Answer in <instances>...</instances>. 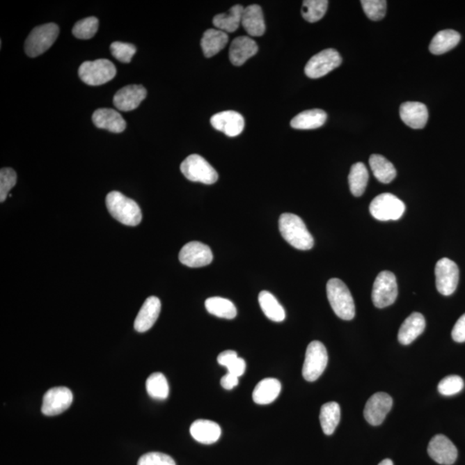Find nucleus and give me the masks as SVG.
<instances>
[{
	"label": "nucleus",
	"instance_id": "nucleus-12",
	"mask_svg": "<svg viewBox=\"0 0 465 465\" xmlns=\"http://www.w3.org/2000/svg\"><path fill=\"white\" fill-rule=\"evenodd\" d=\"M74 401L72 391L67 387H56L47 391L42 400V413L47 416L61 415Z\"/></svg>",
	"mask_w": 465,
	"mask_h": 465
},
{
	"label": "nucleus",
	"instance_id": "nucleus-31",
	"mask_svg": "<svg viewBox=\"0 0 465 465\" xmlns=\"http://www.w3.org/2000/svg\"><path fill=\"white\" fill-rule=\"evenodd\" d=\"M259 303L265 315L271 321L281 322L285 321V311L276 297L271 292L263 290L259 295Z\"/></svg>",
	"mask_w": 465,
	"mask_h": 465
},
{
	"label": "nucleus",
	"instance_id": "nucleus-2",
	"mask_svg": "<svg viewBox=\"0 0 465 465\" xmlns=\"http://www.w3.org/2000/svg\"><path fill=\"white\" fill-rule=\"evenodd\" d=\"M107 207L112 217L126 226L136 227L143 220V213L137 203L121 192H110L107 197Z\"/></svg>",
	"mask_w": 465,
	"mask_h": 465
},
{
	"label": "nucleus",
	"instance_id": "nucleus-19",
	"mask_svg": "<svg viewBox=\"0 0 465 465\" xmlns=\"http://www.w3.org/2000/svg\"><path fill=\"white\" fill-rule=\"evenodd\" d=\"M400 116L410 128L420 129L427 125L428 111L426 105L420 102H406L400 107Z\"/></svg>",
	"mask_w": 465,
	"mask_h": 465
},
{
	"label": "nucleus",
	"instance_id": "nucleus-36",
	"mask_svg": "<svg viewBox=\"0 0 465 465\" xmlns=\"http://www.w3.org/2000/svg\"><path fill=\"white\" fill-rule=\"evenodd\" d=\"M148 394L152 398L165 400L169 395V384L166 377L161 372L152 373L146 382Z\"/></svg>",
	"mask_w": 465,
	"mask_h": 465
},
{
	"label": "nucleus",
	"instance_id": "nucleus-42",
	"mask_svg": "<svg viewBox=\"0 0 465 465\" xmlns=\"http://www.w3.org/2000/svg\"><path fill=\"white\" fill-rule=\"evenodd\" d=\"M17 173L13 168H2L0 171V202L6 201L7 196L17 183Z\"/></svg>",
	"mask_w": 465,
	"mask_h": 465
},
{
	"label": "nucleus",
	"instance_id": "nucleus-41",
	"mask_svg": "<svg viewBox=\"0 0 465 465\" xmlns=\"http://www.w3.org/2000/svg\"><path fill=\"white\" fill-rule=\"evenodd\" d=\"M111 52L116 60L129 63L136 52V48L132 43L115 42L111 43Z\"/></svg>",
	"mask_w": 465,
	"mask_h": 465
},
{
	"label": "nucleus",
	"instance_id": "nucleus-22",
	"mask_svg": "<svg viewBox=\"0 0 465 465\" xmlns=\"http://www.w3.org/2000/svg\"><path fill=\"white\" fill-rule=\"evenodd\" d=\"M190 432L196 441L205 445H212L221 437L219 425L208 420H198L192 423Z\"/></svg>",
	"mask_w": 465,
	"mask_h": 465
},
{
	"label": "nucleus",
	"instance_id": "nucleus-11",
	"mask_svg": "<svg viewBox=\"0 0 465 465\" xmlns=\"http://www.w3.org/2000/svg\"><path fill=\"white\" fill-rule=\"evenodd\" d=\"M435 278L438 292L443 296H450L459 285V267L448 258H443L436 264Z\"/></svg>",
	"mask_w": 465,
	"mask_h": 465
},
{
	"label": "nucleus",
	"instance_id": "nucleus-7",
	"mask_svg": "<svg viewBox=\"0 0 465 465\" xmlns=\"http://www.w3.org/2000/svg\"><path fill=\"white\" fill-rule=\"evenodd\" d=\"M329 355L322 342L315 340L308 345L305 354L303 376L308 382H314L324 372L328 365Z\"/></svg>",
	"mask_w": 465,
	"mask_h": 465
},
{
	"label": "nucleus",
	"instance_id": "nucleus-14",
	"mask_svg": "<svg viewBox=\"0 0 465 465\" xmlns=\"http://www.w3.org/2000/svg\"><path fill=\"white\" fill-rule=\"evenodd\" d=\"M393 405V400L384 392H377L366 402L364 416L367 423L372 426H379L384 423Z\"/></svg>",
	"mask_w": 465,
	"mask_h": 465
},
{
	"label": "nucleus",
	"instance_id": "nucleus-37",
	"mask_svg": "<svg viewBox=\"0 0 465 465\" xmlns=\"http://www.w3.org/2000/svg\"><path fill=\"white\" fill-rule=\"evenodd\" d=\"M328 6L326 0H305L301 6V15L310 23H315L324 17Z\"/></svg>",
	"mask_w": 465,
	"mask_h": 465
},
{
	"label": "nucleus",
	"instance_id": "nucleus-15",
	"mask_svg": "<svg viewBox=\"0 0 465 465\" xmlns=\"http://www.w3.org/2000/svg\"><path fill=\"white\" fill-rule=\"evenodd\" d=\"M427 452L432 460L442 465H452L457 457L456 446L442 434L436 435L431 439Z\"/></svg>",
	"mask_w": 465,
	"mask_h": 465
},
{
	"label": "nucleus",
	"instance_id": "nucleus-18",
	"mask_svg": "<svg viewBox=\"0 0 465 465\" xmlns=\"http://www.w3.org/2000/svg\"><path fill=\"white\" fill-rule=\"evenodd\" d=\"M161 310V303L158 297H148L134 320V329L139 333L148 331L157 321Z\"/></svg>",
	"mask_w": 465,
	"mask_h": 465
},
{
	"label": "nucleus",
	"instance_id": "nucleus-28",
	"mask_svg": "<svg viewBox=\"0 0 465 465\" xmlns=\"http://www.w3.org/2000/svg\"><path fill=\"white\" fill-rule=\"evenodd\" d=\"M244 7L241 5L232 6L228 13L218 14L214 17L213 24L217 30L232 33L242 24V14Z\"/></svg>",
	"mask_w": 465,
	"mask_h": 465
},
{
	"label": "nucleus",
	"instance_id": "nucleus-1",
	"mask_svg": "<svg viewBox=\"0 0 465 465\" xmlns=\"http://www.w3.org/2000/svg\"><path fill=\"white\" fill-rule=\"evenodd\" d=\"M278 224L283 238L293 248L304 251L313 248V236L299 216L292 213L283 214Z\"/></svg>",
	"mask_w": 465,
	"mask_h": 465
},
{
	"label": "nucleus",
	"instance_id": "nucleus-45",
	"mask_svg": "<svg viewBox=\"0 0 465 465\" xmlns=\"http://www.w3.org/2000/svg\"><path fill=\"white\" fill-rule=\"evenodd\" d=\"M239 384V377L227 373L226 375L221 377V385L225 390L231 391Z\"/></svg>",
	"mask_w": 465,
	"mask_h": 465
},
{
	"label": "nucleus",
	"instance_id": "nucleus-38",
	"mask_svg": "<svg viewBox=\"0 0 465 465\" xmlns=\"http://www.w3.org/2000/svg\"><path fill=\"white\" fill-rule=\"evenodd\" d=\"M100 22L95 17H89L79 20L72 28V34L78 39L93 38L99 30Z\"/></svg>",
	"mask_w": 465,
	"mask_h": 465
},
{
	"label": "nucleus",
	"instance_id": "nucleus-32",
	"mask_svg": "<svg viewBox=\"0 0 465 465\" xmlns=\"http://www.w3.org/2000/svg\"><path fill=\"white\" fill-rule=\"evenodd\" d=\"M340 420V407L336 402L326 403L322 405L320 413V423L323 432L326 435H331L336 431Z\"/></svg>",
	"mask_w": 465,
	"mask_h": 465
},
{
	"label": "nucleus",
	"instance_id": "nucleus-43",
	"mask_svg": "<svg viewBox=\"0 0 465 465\" xmlns=\"http://www.w3.org/2000/svg\"><path fill=\"white\" fill-rule=\"evenodd\" d=\"M137 465H176L172 457L161 452H150L140 457Z\"/></svg>",
	"mask_w": 465,
	"mask_h": 465
},
{
	"label": "nucleus",
	"instance_id": "nucleus-23",
	"mask_svg": "<svg viewBox=\"0 0 465 465\" xmlns=\"http://www.w3.org/2000/svg\"><path fill=\"white\" fill-rule=\"evenodd\" d=\"M426 328V320L420 313H413L403 322L398 332L399 342L409 345L416 340Z\"/></svg>",
	"mask_w": 465,
	"mask_h": 465
},
{
	"label": "nucleus",
	"instance_id": "nucleus-35",
	"mask_svg": "<svg viewBox=\"0 0 465 465\" xmlns=\"http://www.w3.org/2000/svg\"><path fill=\"white\" fill-rule=\"evenodd\" d=\"M217 362L221 366L226 367L228 373L239 377L246 372V365L244 359L238 357L237 352L227 350L221 352L217 357Z\"/></svg>",
	"mask_w": 465,
	"mask_h": 465
},
{
	"label": "nucleus",
	"instance_id": "nucleus-20",
	"mask_svg": "<svg viewBox=\"0 0 465 465\" xmlns=\"http://www.w3.org/2000/svg\"><path fill=\"white\" fill-rule=\"evenodd\" d=\"M259 50L257 43L249 36H239L232 42L230 49V59L235 66H242L251 57L255 56Z\"/></svg>",
	"mask_w": 465,
	"mask_h": 465
},
{
	"label": "nucleus",
	"instance_id": "nucleus-30",
	"mask_svg": "<svg viewBox=\"0 0 465 465\" xmlns=\"http://www.w3.org/2000/svg\"><path fill=\"white\" fill-rule=\"evenodd\" d=\"M369 163L374 176L381 183H391L397 176V170L394 165L382 155H370Z\"/></svg>",
	"mask_w": 465,
	"mask_h": 465
},
{
	"label": "nucleus",
	"instance_id": "nucleus-33",
	"mask_svg": "<svg viewBox=\"0 0 465 465\" xmlns=\"http://www.w3.org/2000/svg\"><path fill=\"white\" fill-rule=\"evenodd\" d=\"M368 180L369 173L364 163L358 162L352 165L348 177L349 187L352 195L361 197L364 194Z\"/></svg>",
	"mask_w": 465,
	"mask_h": 465
},
{
	"label": "nucleus",
	"instance_id": "nucleus-24",
	"mask_svg": "<svg viewBox=\"0 0 465 465\" xmlns=\"http://www.w3.org/2000/svg\"><path fill=\"white\" fill-rule=\"evenodd\" d=\"M242 24L249 36H263L266 32V23L261 7L258 5L246 7L242 14Z\"/></svg>",
	"mask_w": 465,
	"mask_h": 465
},
{
	"label": "nucleus",
	"instance_id": "nucleus-44",
	"mask_svg": "<svg viewBox=\"0 0 465 465\" xmlns=\"http://www.w3.org/2000/svg\"><path fill=\"white\" fill-rule=\"evenodd\" d=\"M452 337L457 343L465 342V314L457 320L455 326H453Z\"/></svg>",
	"mask_w": 465,
	"mask_h": 465
},
{
	"label": "nucleus",
	"instance_id": "nucleus-40",
	"mask_svg": "<svg viewBox=\"0 0 465 465\" xmlns=\"http://www.w3.org/2000/svg\"><path fill=\"white\" fill-rule=\"evenodd\" d=\"M464 383L462 377L457 375L446 377L438 385L439 393L446 397L459 394L463 390Z\"/></svg>",
	"mask_w": 465,
	"mask_h": 465
},
{
	"label": "nucleus",
	"instance_id": "nucleus-39",
	"mask_svg": "<svg viewBox=\"0 0 465 465\" xmlns=\"http://www.w3.org/2000/svg\"><path fill=\"white\" fill-rule=\"evenodd\" d=\"M361 5L370 20H382L386 14L387 1L384 0H362Z\"/></svg>",
	"mask_w": 465,
	"mask_h": 465
},
{
	"label": "nucleus",
	"instance_id": "nucleus-5",
	"mask_svg": "<svg viewBox=\"0 0 465 465\" xmlns=\"http://www.w3.org/2000/svg\"><path fill=\"white\" fill-rule=\"evenodd\" d=\"M181 173L192 182L213 184L218 180V173L215 168L199 155H189L181 163Z\"/></svg>",
	"mask_w": 465,
	"mask_h": 465
},
{
	"label": "nucleus",
	"instance_id": "nucleus-29",
	"mask_svg": "<svg viewBox=\"0 0 465 465\" xmlns=\"http://www.w3.org/2000/svg\"><path fill=\"white\" fill-rule=\"evenodd\" d=\"M461 36L459 32L453 30H444L438 32L432 38L429 45L432 54L439 56L455 48L459 45Z\"/></svg>",
	"mask_w": 465,
	"mask_h": 465
},
{
	"label": "nucleus",
	"instance_id": "nucleus-34",
	"mask_svg": "<svg viewBox=\"0 0 465 465\" xmlns=\"http://www.w3.org/2000/svg\"><path fill=\"white\" fill-rule=\"evenodd\" d=\"M205 308L210 314L219 318L232 320L237 315V310L230 300L214 297L205 301Z\"/></svg>",
	"mask_w": 465,
	"mask_h": 465
},
{
	"label": "nucleus",
	"instance_id": "nucleus-10",
	"mask_svg": "<svg viewBox=\"0 0 465 465\" xmlns=\"http://www.w3.org/2000/svg\"><path fill=\"white\" fill-rule=\"evenodd\" d=\"M342 63V58L337 50L328 49L321 51L308 61L305 66V74L310 79L323 77Z\"/></svg>",
	"mask_w": 465,
	"mask_h": 465
},
{
	"label": "nucleus",
	"instance_id": "nucleus-27",
	"mask_svg": "<svg viewBox=\"0 0 465 465\" xmlns=\"http://www.w3.org/2000/svg\"><path fill=\"white\" fill-rule=\"evenodd\" d=\"M328 115L320 109H313L301 112L290 122V126L296 129H315L322 127L326 121Z\"/></svg>",
	"mask_w": 465,
	"mask_h": 465
},
{
	"label": "nucleus",
	"instance_id": "nucleus-21",
	"mask_svg": "<svg viewBox=\"0 0 465 465\" xmlns=\"http://www.w3.org/2000/svg\"><path fill=\"white\" fill-rule=\"evenodd\" d=\"M93 122L99 129L112 133H122L126 129V122L118 111L112 109L102 108L93 115Z\"/></svg>",
	"mask_w": 465,
	"mask_h": 465
},
{
	"label": "nucleus",
	"instance_id": "nucleus-8",
	"mask_svg": "<svg viewBox=\"0 0 465 465\" xmlns=\"http://www.w3.org/2000/svg\"><path fill=\"white\" fill-rule=\"evenodd\" d=\"M405 203L397 196L383 194L377 196L370 203V212L379 221H397L404 214Z\"/></svg>",
	"mask_w": 465,
	"mask_h": 465
},
{
	"label": "nucleus",
	"instance_id": "nucleus-25",
	"mask_svg": "<svg viewBox=\"0 0 465 465\" xmlns=\"http://www.w3.org/2000/svg\"><path fill=\"white\" fill-rule=\"evenodd\" d=\"M281 384L278 379H265L256 385L253 392L254 402L259 405H268L278 398L281 392Z\"/></svg>",
	"mask_w": 465,
	"mask_h": 465
},
{
	"label": "nucleus",
	"instance_id": "nucleus-9",
	"mask_svg": "<svg viewBox=\"0 0 465 465\" xmlns=\"http://www.w3.org/2000/svg\"><path fill=\"white\" fill-rule=\"evenodd\" d=\"M398 296L397 278L391 271H381L374 282L372 301L377 308H384L395 303Z\"/></svg>",
	"mask_w": 465,
	"mask_h": 465
},
{
	"label": "nucleus",
	"instance_id": "nucleus-16",
	"mask_svg": "<svg viewBox=\"0 0 465 465\" xmlns=\"http://www.w3.org/2000/svg\"><path fill=\"white\" fill-rule=\"evenodd\" d=\"M210 123L216 130L230 137L241 134L245 128V119L234 111L219 112L210 118Z\"/></svg>",
	"mask_w": 465,
	"mask_h": 465
},
{
	"label": "nucleus",
	"instance_id": "nucleus-13",
	"mask_svg": "<svg viewBox=\"0 0 465 465\" xmlns=\"http://www.w3.org/2000/svg\"><path fill=\"white\" fill-rule=\"evenodd\" d=\"M179 259L188 267L198 268L208 266L213 261V253L208 246L199 242L185 244L180 250Z\"/></svg>",
	"mask_w": 465,
	"mask_h": 465
},
{
	"label": "nucleus",
	"instance_id": "nucleus-26",
	"mask_svg": "<svg viewBox=\"0 0 465 465\" xmlns=\"http://www.w3.org/2000/svg\"><path fill=\"white\" fill-rule=\"evenodd\" d=\"M228 42V36L226 32L210 29L203 33L201 40V47L203 54L207 58L216 56L221 50L225 48Z\"/></svg>",
	"mask_w": 465,
	"mask_h": 465
},
{
	"label": "nucleus",
	"instance_id": "nucleus-46",
	"mask_svg": "<svg viewBox=\"0 0 465 465\" xmlns=\"http://www.w3.org/2000/svg\"><path fill=\"white\" fill-rule=\"evenodd\" d=\"M379 465H394L391 459H384Z\"/></svg>",
	"mask_w": 465,
	"mask_h": 465
},
{
	"label": "nucleus",
	"instance_id": "nucleus-17",
	"mask_svg": "<svg viewBox=\"0 0 465 465\" xmlns=\"http://www.w3.org/2000/svg\"><path fill=\"white\" fill-rule=\"evenodd\" d=\"M147 97V90L141 85H130L123 87L113 97V104L119 111L136 110Z\"/></svg>",
	"mask_w": 465,
	"mask_h": 465
},
{
	"label": "nucleus",
	"instance_id": "nucleus-3",
	"mask_svg": "<svg viewBox=\"0 0 465 465\" xmlns=\"http://www.w3.org/2000/svg\"><path fill=\"white\" fill-rule=\"evenodd\" d=\"M326 295L334 313L345 321L355 316V304L346 283L339 278H332L326 283Z\"/></svg>",
	"mask_w": 465,
	"mask_h": 465
},
{
	"label": "nucleus",
	"instance_id": "nucleus-4",
	"mask_svg": "<svg viewBox=\"0 0 465 465\" xmlns=\"http://www.w3.org/2000/svg\"><path fill=\"white\" fill-rule=\"evenodd\" d=\"M59 33V26L54 23L45 24L36 27L31 31L25 41V53L31 58L41 56L52 47Z\"/></svg>",
	"mask_w": 465,
	"mask_h": 465
},
{
	"label": "nucleus",
	"instance_id": "nucleus-6",
	"mask_svg": "<svg viewBox=\"0 0 465 465\" xmlns=\"http://www.w3.org/2000/svg\"><path fill=\"white\" fill-rule=\"evenodd\" d=\"M116 68L111 61L99 59L86 61L79 68V76L86 85L97 86L111 81L115 78Z\"/></svg>",
	"mask_w": 465,
	"mask_h": 465
}]
</instances>
